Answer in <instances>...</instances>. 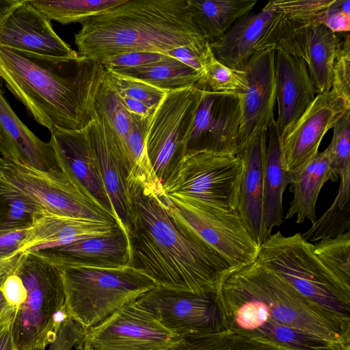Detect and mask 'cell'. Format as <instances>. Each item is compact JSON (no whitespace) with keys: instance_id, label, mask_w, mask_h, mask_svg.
Listing matches in <instances>:
<instances>
[{"instance_id":"obj_14","label":"cell","mask_w":350,"mask_h":350,"mask_svg":"<svg viewBox=\"0 0 350 350\" xmlns=\"http://www.w3.org/2000/svg\"><path fill=\"white\" fill-rule=\"evenodd\" d=\"M240 124L239 93L202 90L185 156L201 152L236 154Z\"/></svg>"},{"instance_id":"obj_52","label":"cell","mask_w":350,"mask_h":350,"mask_svg":"<svg viewBox=\"0 0 350 350\" xmlns=\"http://www.w3.org/2000/svg\"><path fill=\"white\" fill-rule=\"evenodd\" d=\"M77 348H78V350H90V349H89L88 348H87V347H84V346L83 345V344H81V345H80L79 346H78V347H77Z\"/></svg>"},{"instance_id":"obj_16","label":"cell","mask_w":350,"mask_h":350,"mask_svg":"<svg viewBox=\"0 0 350 350\" xmlns=\"http://www.w3.org/2000/svg\"><path fill=\"white\" fill-rule=\"evenodd\" d=\"M275 51L255 52L242 70L246 73L247 88L239 93L241 124L238 147L261 130H267L274 120L275 103Z\"/></svg>"},{"instance_id":"obj_43","label":"cell","mask_w":350,"mask_h":350,"mask_svg":"<svg viewBox=\"0 0 350 350\" xmlns=\"http://www.w3.org/2000/svg\"><path fill=\"white\" fill-rule=\"evenodd\" d=\"M172 57L159 53L131 52L107 57L100 62L106 70L138 68L167 60Z\"/></svg>"},{"instance_id":"obj_31","label":"cell","mask_w":350,"mask_h":350,"mask_svg":"<svg viewBox=\"0 0 350 350\" xmlns=\"http://www.w3.org/2000/svg\"><path fill=\"white\" fill-rule=\"evenodd\" d=\"M112 72L145 82L165 92L195 86L202 78L196 70L173 57L143 67Z\"/></svg>"},{"instance_id":"obj_1","label":"cell","mask_w":350,"mask_h":350,"mask_svg":"<svg viewBox=\"0 0 350 350\" xmlns=\"http://www.w3.org/2000/svg\"><path fill=\"white\" fill-rule=\"evenodd\" d=\"M128 189L129 266L142 271L158 287L215 293L219 280L232 267L172 215L162 183L150 165L130 172Z\"/></svg>"},{"instance_id":"obj_3","label":"cell","mask_w":350,"mask_h":350,"mask_svg":"<svg viewBox=\"0 0 350 350\" xmlns=\"http://www.w3.org/2000/svg\"><path fill=\"white\" fill-rule=\"evenodd\" d=\"M215 294L228 329L243 333L266 319L350 346V323L327 312L257 260L231 267Z\"/></svg>"},{"instance_id":"obj_51","label":"cell","mask_w":350,"mask_h":350,"mask_svg":"<svg viewBox=\"0 0 350 350\" xmlns=\"http://www.w3.org/2000/svg\"><path fill=\"white\" fill-rule=\"evenodd\" d=\"M21 1L22 0H0V31L8 15Z\"/></svg>"},{"instance_id":"obj_44","label":"cell","mask_w":350,"mask_h":350,"mask_svg":"<svg viewBox=\"0 0 350 350\" xmlns=\"http://www.w3.org/2000/svg\"><path fill=\"white\" fill-rule=\"evenodd\" d=\"M165 55L191 68L202 77L206 66L214 57L208 42L196 46L178 47L167 52Z\"/></svg>"},{"instance_id":"obj_22","label":"cell","mask_w":350,"mask_h":350,"mask_svg":"<svg viewBox=\"0 0 350 350\" xmlns=\"http://www.w3.org/2000/svg\"><path fill=\"white\" fill-rule=\"evenodd\" d=\"M267 133V130L257 132L240 145L236 153L243 161L237 213L259 246L263 243L262 208Z\"/></svg>"},{"instance_id":"obj_20","label":"cell","mask_w":350,"mask_h":350,"mask_svg":"<svg viewBox=\"0 0 350 350\" xmlns=\"http://www.w3.org/2000/svg\"><path fill=\"white\" fill-rule=\"evenodd\" d=\"M36 252L56 267L117 268L129 265V244L125 230L117 225L111 232Z\"/></svg>"},{"instance_id":"obj_39","label":"cell","mask_w":350,"mask_h":350,"mask_svg":"<svg viewBox=\"0 0 350 350\" xmlns=\"http://www.w3.org/2000/svg\"><path fill=\"white\" fill-rule=\"evenodd\" d=\"M203 91L243 93L247 88L244 70L229 68L215 57L208 64L202 79L195 85Z\"/></svg>"},{"instance_id":"obj_2","label":"cell","mask_w":350,"mask_h":350,"mask_svg":"<svg viewBox=\"0 0 350 350\" xmlns=\"http://www.w3.org/2000/svg\"><path fill=\"white\" fill-rule=\"evenodd\" d=\"M105 68L78 55L54 57L0 46V78L30 115L51 133L85 129Z\"/></svg>"},{"instance_id":"obj_41","label":"cell","mask_w":350,"mask_h":350,"mask_svg":"<svg viewBox=\"0 0 350 350\" xmlns=\"http://www.w3.org/2000/svg\"><path fill=\"white\" fill-rule=\"evenodd\" d=\"M148 120V119L133 115L132 126L123 145V150L129 163L131 171L150 165L145 148Z\"/></svg>"},{"instance_id":"obj_5","label":"cell","mask_w":350,"mask_h":350,"mask_svg":"<svg viewBox=\"0 0 350 350\" xmlns=\"http://www.w3.org/2000/svg\"><path fill=\"white\" fill-rule=\"evenodd\" d=\"M13 260L27 290L12 324L14 346L16 350L46 349L68 314L60 271L33 251L16 254Z\"/></svg>"},{"instance_id":"obj_10","label":"cell","mask_w":350,"mask_h":350,"mask_svg":"<svg viewBox=\"0 0 350 350\" xmlns=\"http://www.w3.org/2000/svg\"><path fill=\"white\" fill-rule=\"evenodd\" d=\"M202 90L196 86L167 92L148 120L145 148L149 163L164 183L180 164Z\"/></svg>"},{"instance_id":"obj_38","label":"cell","mask_w":350,"mask_h":350,"mask_svg":"<svg viewBox=\"0 0 350 350\" xmlns=\"http://www.w3.org/2000/svg\"><path fill=\"white\" fill-rule=\"evenodd\" d=\"M332 129V139L325 150L330 180L336 182L341 176L350 173V109L344 111Z\"/></svg>"},{"instance_id":"obj_49","label":"cell","mask_w":350,"mask_h":350,"mask_svg":"<svg viewBox=\"0 0 350 350\" xmlns=\"http://www.w3.org/2000/svg\"><path fill=\"white\" fill-rule=\"evenodd\" d=\"M16 308L5 299L0 286V327L14 321Z\"/></svg>"},{"instance_id":"obj_27","label":"cell","mask_w":350,"mask_h":350,"mask_svg":"<svg viewBox=\"0 0 350 350\" xmlns=\"http://www.w3.org/2000/svg\"><path fill=\"white\" fill-rule=\"evenodd\" d=\"M301 42L316 93L329 91L338 37L323 25L314 21L303 27Z\"/></svg>"},{"instance_id":"obj_26","label":"cell","mask_w":350,"mask_h":350,"mask_svg":"<svg viewBox=\"0 0 350 350\" xmlns=\"http://www.w3.org/2000/svg\"><path fill=\"white\" fill-rule=\"evenodd\" d=\"M268 3L258 13H249L237 21L210 47L215 58L225 66L242 70L255 53V48L272 17Z\"/></svg>"},{"instance_id":"obj_34","label":"cell","mask_w":350,"mask_h":350,"mask_svg":"<svg viewBox=\"0 0 350 350\" xmlns=\"http://www.w3.org/2000/svg\"><path fill=\"white\" fill-rule=\"evenodd\" d=\"M49 21L62 25L83 23L88 18L124 3L126 0H31Z\"/></svg>"},{"instance_id":"obj_7","label":"cell","mask_w":350,"mask_h":350,"mask_svg":"<svg viewBox=\"0 0 350 350\" xmlns=\"http://www.w3.org/2000/svg\"><path fill=\"white\" fill-rule=\"evenodd\" d=\"M291 284L304 297L350 323V288L323 265L313 243L297 232L271 234L260 246L256 259Z\"/></svg>"},{"instance_id":"obj_25","label":"cell","mask_w":350,"mask_h":350,"mask_svg":"<svg viewBox=\"0 0 350 350\" xmlns=\"http://www.w3.org/2000/svg\"><path fill=\"white\" fill-rule=\"evenodd\" d=\"M119 224L83 220L43 213L22 241L21 252L65 245L89 237L111 232Z\"/></svg>"},{"instance_id":"obj_36","label":"cell","mask_w":350,"mask_h":350,"mask_svg":"<svg viewBox=\"0 0 350 350\" xmlns=\"http://www.w3.org/2000/svg\"><path fill=\"white\" fill-rule=\"evenodd\" d=\"M313 250L325 268L350 288V232L313 243Z\"/></svg>"},{"instance_id":"obj_19","label":"cell","mask_w":350,"mask_h":350,"mask_svg":"<svg viewBox=\"0 0 350 350\" xmlns=\"http://www.w3.org/2000/svg\"><path fill=\"white\" fill-rule=\"evenodd\" d=\"M50 21L29 1L22 0L3 23L0 46L44 55L77 57V53L57 35Z\"/></svg>"},{"instance_id":"obj_48","label":"cell","mask_w":350,"mask_h":350,"mask_svg":"<svg viewBox=\"0 0 350 350\" xmlns=\"http://www.w3.org/2000/svg\"><path fill=\"white\" fill-rule=\"evenodd\" d=\"M118 96L123 106L131 114L149 120L156 109L148 106L142 101L124 96Z\"/></svg>"},{"instance_id":"obj_21","label":"cell","mask_w":350,"mask_h":350,"mask_svg":"<svg viewBox=\"0 0 350 350\" xmlns=\"http://www.w3.org/2000/svg\"><path fill=\"white\" fill-rule=\"evenodd\" d=\"M275 120L281 138L293 126L315 98V89L306 62L299 57L275 51Z\"/></svg>"},{"instance_id":"obj_45","label":"cell","mask_w":350,"mask_h":350,"mask_svg":"<svg viewBox=\"0 0 350 350\" xmlns=\"http://www.w3.org/2000/svg\"><path fill=\"white\" fill-rule=\"evenodd\" d=\"M86 329L68 314L60 323L48 350H73L82 344Z\"/></svg>"},{"instance_id":"obj_33","label":"cell","mask_w":350,"mask_h":350,"mask_svg":"<svg viewBox=\"0 0 350 350\" xmlns=\"http://www.w3.org/2000/svg\"><path fill=\"white\" fill-rule=\"evenodd\" d=\"M340 180L338 191L332 204L301 234L307 241L317 242L350 232V173L340 176Z\"/></svg>"},{"instance_id":"obj_11","label":"cell","mask_w":350,"mask_h":350,"mask_svg":"<svg viewBox=\"0 0 350 350\" xmlns=\"http://www.w3.org/2000/svg\"><path fill=\"white\" fill-rule=\"evenodd\" d=\"M137 301L177 336L228 329L222 306L215 293L199 295L157 286Z\"/></svg>"},{"instance_id":"obj_17","label":"cell","mask_w":350,"mask_h":350,"mask_svg":"<svg viewBox=\"0 0 350 350\" xmlns=\"http://www.w3.org/2000/svg\"><path fill=\"white\" fill-rule=\"evenodd\" d=\"M85 130L114 214L126 232L129 214L128 177L131 168L121 142L108 122L97 115Z\"/></svg>"},{"instance_id":"obj_53","label":"cell","mask_w":350,"mask_h":350,"mask_svg":"<svg viewBox=\"0 0 350 350\" xmlns=\"http://www.w3.org/2000/svg\"><path fill=\"white\" fill-rule=\"evenodd\" d=\"M31 350H46V349H31Z\"/></svg>"},{"instance_id":"obj_32","label":"cell","mask_w":350,"mask_h":350,"mask_svg":"<svg viewBox=\"0 0 350 350\" xmlns=\"http://www.w3.org/2000/svg\"><path fill=\"white\" fill-rule=\"evenodd\" d=\"M167 350H286L271 342L226 329L178 336Z\"/></svg>"},{"instance_id":"obj_54","label":"cell","mask_w":350,"mask_h":350,"mask_svg":"<svg viewBox=\"0 0 350 350\" xmlns=\"http://www.w3.org/2000/svg\"><path fill=\"white\" fill-rule=\"evenodd\" d=\"M1 162H2V157H1V156H0V164L1 163Z\"/></svg>"},{"instance_id":"obj_56","label":"cell","mask_w":350,"mask_h":350,"mask_svg":"<svg viewBox=\"0 0 350 350\" xmlns=\"http://www.w3.org/2000/svg\"><path fill=\"white\" fill-rule=\"evenodd\" d=\"M76 350H78V348H77Z\"/></svg>"},{"instance_id":"obj_37","label":"cell","mask_w":350,"mask_h":350,"mask_svg":"<svg viewBox=\"0 0 350 350\" xmlns=\"http://www.w3.org/2000/svg\"><path fill=\"white\" fill-rule=\"evenodd\" d=\"M95 114L104 118L118 135L122 148L132 126L133 115L123 106L118 94L103 81L95 97Z\"/></svg>"},{"instance_id":"obj_47","label":"cell","mask_w":350,"mask_h":350,"mask_svg":"<svg viewBox=\"0 0 350 350\" xmlns=\"http://www.w3.org/2000/svg\"><path fill=\"white\" fill-rule=\"evenodd\" d=\"M31 227L0 233V262L20 253L22 241Z\"/></svg>"},{"instance_id":"obj_42","label":"cell","mask_w":350,"mask_h":350,"mask_svg":"<svg viewBox=\"0 0 350 350\" xmlns=\"http://www.w3.org/2000/svg\"><path fill=\"white\" fill-rule=\"evenodd\" d=\"M343 40L338 44L332 69L331 90L350 103V38L343 33Z\"/></svg>"},{"instance_id":"obj_28","label":"cell","mask_w":350,"mask_h":350,"mask_svg":"<svg viewBox=\"0 0 350 350\" xmlns=\"http://www.w3.org/2000/svg\"><path fill=\"white\" fill-rule=\"evenodd\" d=\"M330 180L329 162L326 150L319 152L302 172L290 183L293 199L284 216V220L296 215V223L306 219L314 223L317 218L316 204L319 193Z\"/></svg>"},{"instance_id":"obj_12","label":"cell","mask_w":350,"mask_h":350,"mask_svg":"<svg viewBox=\"0 0 350 350\" xmlns=\"http://www.w3.org/2000/svg\"><path fill=\"white\" fill-rule=\"evenodd\" d=\"M135 301L86 330L90 350H167L178 338Z\"/></svg>"},{"instance_id":"obj_55","label":"cell","mask_w":350,"mask_h":350,"mask_svg":"<svg viewBox=\"0 0 350 350\" xmlns=\"http://www.w3.org/2000/svg\"><path fill=\"white\" fill-rule=\"evenodd\" d=\"M346 350H350V347L347 348Z\"/></svg>"},{"instance_id":"obj_29","label":"cell","mask_w":350,"mask_h":350,"mask_svg":"<svg viewBox=\"0 0 350 350\" xmlns=\"http://www.w3.org/2000/svg\"><path fill=\"white\" fill-rule=\"evenodd\" d=\"M187 1L193 23L209 44L223 37L257 3L256 0Z\"/></svg>"},{"instance_id":"obj_40","label":"cell","mask_w":350,"mask_h":350,"mask_svg":"<svg viewBox=\"0 0 350 350\" xmlns=\"http://www.w3.org/2000/svg\"><path fill=\"white\" fill-rule=\"evenodd\" d=\"M105 81L120 96L143 102L156 109L167 92L145 82L105 70Z\"/></svg>"},{"instance_id":"obj_46","label":"cell","mask_w":350,"mask_h":350,"mask_svg":"<svg viewBox=\"0 0 350 350\" xmlns=\"http://www.w3.org/2000/svg\"><path fill=\"white\" fill-rule=\"evenodd\" d=\"M331 31L347 33L350 29V1L335 0L333 5L321 16L318 22Z\"/></svg>"},{"instance_id":"obj_6","label":"cell","mask_w":350,"mask_h":350,"mask_svg":"<svg viewBox=\"0 0 350 350\" xmlns=\"http://www.w3.org/2000/svg\"><path fill=\"white\" fill-rule=\"evenodd\" d=\"M57 267L62 278L66 311L86 330L157 286L150 278L129 265Z\"/></svg>"},{"instance_id":"obj_18","label":"cell","mask_w":350,"mask_h":350,"mask_svg":"<svg viewBox=\"0 0 350 350\" xmlns=\"http://www.w3.org/2000/svg\"><path fill=\"white\" fill-rule=\"evenodd\" d=\"M49 142L58 167L116 217L85 128L55 129L51 133Z\"/></svg>"},{"instance_id":"obj_15","label":"cell","mask_w":350,"mask_h":350,"mask_svg":"<svg viewBox=\"0 0 350 350\" xmlns=\"http://www.w3.org/2000/svg\"><path fill=\"white\" fill-rule=\"evenodd\" d=\"M348 109L350 103L332 90L318 94L297 122L281 138L282 154L291 180L319 153L323 137Z\"/></svg>"},{"instance_id":"obj_24","label":"cell","mask_w":350,"mask_h":350,"mask_svg":"<svg viewBox=\"0 0 350 350\" xmlns=\"http://www.w3.org/2000/svg\"><path fill=\"white\" fill-rule=\"evenodd\" d=\"M291 178L284 159L282 141L275 120L269 124L263 170L262 224L263 242L273 228L284 221L283 194Z\"/></svg>"},{"instance_id":"obj_30","label":"cell","mask_w":350,"mask_h":350,"mask_svg":"<svg viewBox=\"0 0 350 350\" xmlns=\"http://www.w3.org/2000/svg\"><path fill=\"white\" fill-rule=\"evenodd\" d=\"M241 334L271 342L286 350H346L350 347L271 319L255 324Z\"/></svg>"},{"instance_id":"obj_9","label":"cell","mask_w":350,"mask_h":350,"mask_svg":"<svg viewBox=\"0 0 350 350\" xmlns=\"http://www.w3.org/2000/svg\"><path fill=\"white\" fill-rule=\"evenodd\" d=\"M0 185L27 196L51 213L119 224L113 215L59 167L41 171L2 157Z\"/></svg>"},{"instance_id":"obj_13","label":"cell","mask_w":350,"mask_h":350,"mask_svg":"<svg viewBox=\"0 0 350 350\" xmlns=\"http://www.w3.org/2000/svg\"><path fill=\"white\" fill-rule=\"evenodd\" d=\"M165 200L172 215L195 231L232 267L256 260L259 245L237 212L194 207L172 200L166 195Z\"/></svg>"},{"instance_id":"obj_4","label":"cell","mask_w":350,"mask_h":350,"mask_svg":"<svg viewBox=\"0 0 350 350\" xmlns=\"http://www.w3.org/2000/svg\"><path fill=\"white\" fill-rule=\"evenodd\" d=\"M75 42L81 55L99 62L208 42L193 23L187 0H126L81 23Z\"/></svg>"},{"instance_id":"obj_50","label":"cell","mask_w":350,"mask_h":350,"mask_svg":"<svg viewBox=\"0 0 350 350\" xmlns=\"http://www.w3.org/2000/svg\"><path fill=\"white\" fill-rule=\"evenodd\" d=\"M13 321L0 327V350H16L12 334Z\"/></svg>"},{"instance_id":"obj_23","label":"cell","mask_w":350,"mask_h":350,"mask_svg":"<svg viewBox=\"0 0 350 350\" xmlns=\"http://www.w3.org/2000/svg\"><path fill=\"white\" fill-rule=\"evenodd\" d=\"M0 154L41 171L58 167L50 142L36 137L18 118L0 89Z\"/></svg>"},{"instance_id":"obj_8","label":"cell","mask_w":350,"mask_h":350,"mask_svg":"<svg viewBox=\"0 0 350 350\" xmlns=\"http://www.w3.org/2000/svg\"><path fill=\"white\" fill-rule=\"evenodd\" d=\"M242 171L237 154H189L163 183V189L170 200L189 206L237 212Z\"/></svg>"},{"instance_id":"obj_35","label":"cell","mask_w":350,"mask_h":350,"mask_svg":"<svg viewBox=\"0 0 350 350\" xmlns=\"http://www.w3.org/2000/svg\"><path fill=\"white\" fill-rule=\"evenodd\" d=\"M45 211L27 196L0 185V233L31 227Z\"/></svg>"}]
</instances>
